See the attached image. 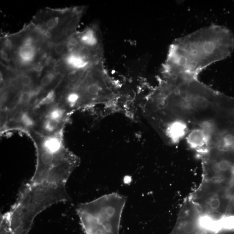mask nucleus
<instances>
[{
    "mask_svg": "<svg viewBox=\"0 0 234 234\" xmlns=\"http://www.w3.org/2000/svg\"><path fill=\"white\" fill-rule=\"evenodd\" d=\"M64 101L67 105L71 108L80 105L81 99L77 91L72 89H69L64 96Z\"/></svg>",
    "mask_w": 234,
    "mask_h": 234,
    "instance_id": "dca6fc26",
    "label": "nucleus"
},
{
    "mask_svg": "<svg viewBox=\"0 0 234 234\" xmlns=\"http://www.w3.org/2000/svg\"><path fill=\"white\" fill-rule=\"evenodd\" d=\"M200 216L198 209L187 197L171 234H218L203 226L200 221Z\"/></svg>",
    "mask_w": 234,
    "mask_h": 234,
    "instance_id": "1a4fd4ad",
    "label": "nucleus"
},
{
    "mask_svg": "<svg viewBox=\"0 0 234 234\" xmlns=\"http://www.w3.org/2000/svg\"><path fill=\"white\" fill-rule=\"evenodd\" d=\"M190 130L187 123L177 120L168 124L163 131L171 143L176 144L186 138Z\"/></svg>",
    "mask_w": 234,
    "mask_h": 234,
    "instance_id": "9b49d317",
    "label": "nucleus"
},
{
    "mask_svg": "<svg viewBox=\"0 0 234 234\" xmlns=\"http://www.w3.org/2000/svg\"><path fill=\"white\" fill-rule=\"evenodd\" d=\"M12 122L21 124L24 127L30 129L35 125V122L32 117L27 111L18 110L15 111L12 117Z\"/></svg>",
    "mask_w": 234,
    "mask_h": 234,
    "instance_id": "f8f14e48",
    "label": "nucleus"
},
{
    "mask_svg": "<svg viewBox=\"0 0 234 234\" xmlns=\"http://www.w3.org/2000/svg\"><path fill=\"white\" fill-rule=\"evenodd\" d=\"M1 40V63L7 69L42 73L49 62L50 42L31 23Z\"/></svg>",
    "mask_w": 234,
    "mask_h": 234,
    "instance_id": "f03ea898",
    "label": "nucleus"
},
{
    "mask_svg": "<svg viewBox=\"0 0 234 234\" xmlns=\"http://www.w3.org/2000/svg\"><path fill=\"white\" fill-rule=\"evenodd\" d=\"M0 234H13L5 213L2 214L1 216Z\"/></svg>",
    "mask_w": 234,
    "mask_h": 234,
    "instance_id": "a211bd4d",
    "label": "nucleus"
},
{
    "mask_svg": "<svg viewBox=\"0 0 234 234\" xmlns=\"http://www.w3.org/2000/svg\"><path fill=\"white\" fill-rule=\"evenodd\" d=\"M86 8L76 6L63 8L43 9L34 16L30 23L51 43L66 40L77 31Z\"/></svg>",
    "mask_w": 234,
    "mask_h": 234,
    "instance_id": "39448f33",
    "label": "nucleus"
},
{
    "mask_svg": "<svg viewBox=\"0 0 234 234\" xmlns=\"http://www.w3.org/2000/svg\"><path fill=\"white\" fill-rule=\"evenodd\" d=\"M43 91L39 86L33 89L21 91L17 97L16 102L17 105H23L30 103Z\"/></svg>",
    "mask_w": 234,
    "mask_h": 234,
    "instance_id": "ddd939ff",
    "label": "nucleus"
},
{
    "mask_svg": "<svg viewBox=\"0 0 234 234\" xmlns=\"http://www.w3.org/2000/svg\"><path fill=\"white\" fill-rule=\"evenodd\" d=\"M57 92L56 88L50 89L47 93L40 98L36 102L35 106V109H40L41 107L49 106L53 104L57 99Z\"/></svg>",
    "mask_w": 234,
    "mask_h": 234,
    "instance_id": "2eb2a0df",
    "label": "nucleus"
},
{
    "mask_svg": "<svg viewBox=\"0 0 234 234\" xmlns=\"http://www.w3.org/2000/svg\"><path fill=\"white\" fill-rule=\"evenodd\" d=\"M70 200L66 186L29 181L5 214L13 234H28L39 214L53 205Z\"/></svg>",
    "mask_w": 234,
    "mask_h": 234,
    "instance_id": "7ed1b4c3",
    "label": "nucleus"
},
{
    "mask_svg": "<svg viewBox=\"0 0 234 234\" xmlns=\"http://www.w3.org/2000/svg\"><path fill=\"white\" fill-rule=\"evenodd\" d=\"M70 89L79 94L81 105L104 103L116 96L114 85L107 74L103 62L89 68L79 83Z\"/></svg>",
    "mask_w": 234,
    "mask_h": 234,
    "instance_id": "0eeeda50",
    "label": "nucleus"
},
{
    "mask_svg": "<svg viewBox=\"0 0 234 234\" xmlns=\"http://www.w3.org/2000/svg\"><path fill=\"white\" fill-rule=\"evenodd\" d=\"M190 147L200 155L206 153L210 141V135L203 128L196 127L191 129L186 137Z\"/></svg>",
    "mask_w": 234,
    "mask_h": 234,
    "instance_id": "9d476101",
    "label": "nucleus"
},
{
    "mask_svg": "<svg viewBox=\"0 0 234 234\" xmlns=\"http://www.w3.org/2000/svg\"><path fill=\"white\" fill-rule=\"evenodd\" d=\"M126 201L124 195L112 193L79 204L77 212L85 234H119Z\"/></svg>",
    "mask_w": 234,
    "mask_h": 234,
    "instance_id": "20e7f679",
    "label": "nucleus"
},
{
    "mask_svg": "<svg viewBox=\"0 0 234 234\" xmlns=\"http://www.w3.org/2000/svg\"><path fill=\"white\" fill-rule=\"evenodd\" d=\"M60 124L57 121L45 118L43 121L42 127L44 131L48 134H52L61 129L59 128Z\"/></svg>",
    "mask_w": 234,
    "mask_h": 234,
    "instance_id": "f3484780",
    "label": "nucleus"
},
{
    "mask_svg": "<svg viewBox=\"0 0 234 234\" xmlns=\"http://www.w3.org/2000/svg\"><path fill=\"white\" fill-rule=\"evenodd\" d=\"M188 197L201 215L218 219L228 213L226 186L222 184L202 180Z\"/></svg>",
    "mask_w": 234,
    "mask_h": 234,
    "instance_id": "6e6552de",
    "label": "nucleus"
},
{
    "mask_svg": "<svg viewBox=\"0 0 234 234\" xmlns=\"http://www.w3.org/2000/svg\"><path fill=\"white\" fill-rule=\"evenodd\" d=\"M36 164L29 181L66 186L80 160L67 148L59 152L45 151L36 147Z\"/></svg>",
    "mask_w": 234,
    "mask_h": 234,
    "instance_id": "423d86ee",
    "label": "nucleus"
},
{
    "mask_svg": "<svg viewBox=\"0 0 234 234\" xmlns=\"http://www.w3.org/2000/svg\"><path fill=\"white\" fill-rule=\"evenodd\" d=\"M234 48L229 30L211 25L174 41L164 63L176 72L198 77L209 65L230 56Z\"/></svg>",
    "mask_w": 234,
    "mask_h": 234,
    "instance_id": "f257e3e1",
    "label": "nucleus"
},
{
    "mask_svg": "<svg viewBox=\"0 0 234 234\" xmlns=\"http://www.w3.org/2000/svg\"><path fill=\"white\" fill-rule=\"evenodd\" d=\"M49 106L50 107L47 110L45 118L51 119L61 124L64 119V109L55 103Z\"/></svg>",
    "mask_w": 234,
    "mask_h": 234,
    "instance_id": "4468645a",
    "label": "nucleus"
}]
</instances>
